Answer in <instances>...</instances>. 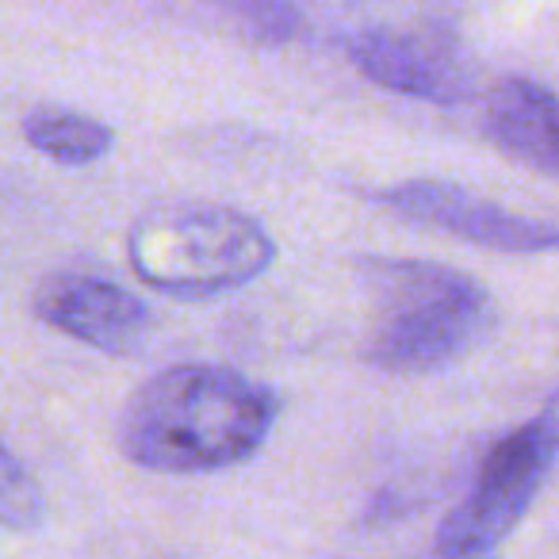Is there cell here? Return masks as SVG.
Here are the masks:
<instances>
[{
	"label": "cell",
	"mask_w": 559,
	"mask_h": 559,
	"mask_svg": "<svg viewBox=\"0 0 559 559\" xmlns=\"http://www.w3.org/2000/svg\"><path fill=\"white\" fill-rule=\"evenodd\" d=\"M269 388L218 365H177L131 395L119 449L150 472H218L249 460L276 426Z\"/></svg>",
	"instance_id": "1"
},
{
	"label": "cell",
	"mask_w": 559,
	"mask_h": 559,
	"mask_svg": "<svg viewBox=\"0 0 559 559\" xmlns=\"http://www.w3.org/2000/svg\"><path fill=\"white\" fill-rule=\"evenodd\" d=\"M360 269L372 288V334L365 353L383 372L444 368L495 326V299L467 272L391 257H372Z\"/></svg>",
	"instance_id": "2"
},
{
	"label": "cell",
	"mask_w": 559,
	"mask_h": 559,
	"mask_svg": "<svg viewBox=\"0 0 559 559\" xmlns=\"http://www.w3.org/2000/svg\"><path fill=\"white\" fill-rule=\"evenodd\" d=\"M142 284L173 299H207L246 288L276 261V241L257 218L218 203L154 207L127 234Z\"/></svg>",
	"instance_id": "3"
},
{
	"label": "cell",
	"mask_w": 559,
	"mask_h": 559,
	"mask_svg": "<svg viewBox=\"0 0 559 559\" xmlns=\"http://www.w3.org/2000/svg\"><path fill=\"white\" fill-rule=\"evenodd\" d=\"M559 456V411H544L487 452L472 490L437 528V556H487L518 528Z\"/></svg>",
	"instance_id": "4"
},
{
	"label": "cell",
	"mask_w": 559,
	"mask_h": 559,
	"mask_svg": "<svg viewBox=\"0 0 559 559\" xmlns=\"http://www.w3.org/2000/svg\"><path fill=\"white\" fill-rule=\"evenodd\" d=\"M349 58L372 85L429 104H456L472 93L460 43L441 27H372L353 35Z\"/></svg>",
	"instance_id": "5"
},
{
	"label": "cell",
	"mask_w": 559,
	"mask_h": 559,
	"mask_svg": "<svg viewBox=\"0 0 559 559\" xmlns=\"http://www.w3.org/2000/svg\"><path fill=\"white\" fill-rule=\"evenodd\" d=\"M380 203L411 223L433 226V230L472 241V246L506 249V253L559 249V226L513 215V211L479 200L460 185H444V180H403L395 188H383Z\"/></svg>",
	"instance_id": "6"
},
{
	"label": "cell",
	"mask_w": 559,
	"mask_h": 559,
	"mask_svg": "<svg viewBox=\"0 0 559 559\" xmlns=\"http://www.w3.org/2000/svg\"><path fill=\"white\" fill-rule=\"evenodd\" d=\"M35 319L47 322L50 330L85 342L111 357H134L150 342V319L146 304L134 299L127 288L111 284L104 276L88 272H55L35 288L32 296Z\"/></svg>",
	"instance_id": "7"
},
{
	"label": "cell",
	"mask_w": 559,
	"mask_h": 559,
	"mask_svg": "<svg viewBox=\"0 0 559 559\" xmlns=\"http://www.w3.org/2000/svg\"><path fill=\"white\" fill-rule=\"evenodd\" d=\"M483 131L506 157L559 180V96L525 78H502L483 100Z\"/></svg>",
	"instance_id": "8"
},
{
	"label": "cell",
	"mask_w": 559,
	"mask_h": 559,
	"mask_svg": "<svg viewBox=\"0 0 559 559\" xmlns=\"http://www.w3.org/2000/svg\"><path fill=\"white\" fill-rule=\"evenodd\" d=\"M24 139L27 146L62 165L100 162L116 146V131L108 123L78 116V111H35L24 119Z\"/></svg>",
	"instance_id": "9"
},
{
	"label": "cell",
	"mask_w": 559,
	"mask_h": 559,
	"mask_svg": "<svg viewBox=\"0 0 559 559\" xmlns=\"http://www.w3.org/2000/svg\"><path fill=\"white\" fill-rule=\"evenodd\" d=\"M47 513L39 483L27 475V467L0 444V525L9 528H35Z\"/></svg>",
	"instance_id": "10"
}]
</instances>
